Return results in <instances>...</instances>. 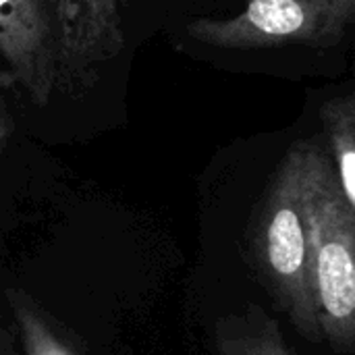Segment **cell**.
Listing matches in <instances>:
<instances>
[{"instance_id": "cell-4", "label": "cell", "mask_w": 355, "mask_h": 355, "mask_svg": "<svg viewBox=\"0 0 355 355\" xmlns=\"http://www.w3.org/2000/svg\"><path fill=\"white\" fill-rule=\"evenodd\" d=\"M187 35L223 50H254L289 44L327 48V15L320 0H248L233 17H200Z\"/></svg>"}, {"instance_id": "cell-5", "label": "cell", "mask_w": 355, "mask_h": 355, "mask_svg": "<svg viewBox=\"0 0 355 355\" xmlns=\"http://www.w3.org/2000/svg\"><path fill=\"white\" fill-rule=\"evenodd\" d=\"M0 56L35 106L58 89V56L46 0H0Z\"/></svg>"}, {"instance_id": "cell-11", "label": "cell", "mask_w": 355, "mask_h": 355, "mask_svg": "<svg viewBox=\"0 0 355 355\" xmlns=\"http://www.w3.org/2000/svg\"><path fill=\"white\" fill-rule=\"evenodd\" d=\"M0 355H19L15 343H12V337L4 331H0Z\"/></svg>"}, {"instance_id": "cell-9", "label": "cell", "mask_w": 355, "mask_h": 355, "mask_svg": "<svg viewBox=\"0 0 355 355\" xmlns=\"http://www.w3.org/2000/svg\"><path fill=\"white\" fill-rule=\"evenodd\" d=\"M320 4L327 15V35L333 46L343 37L347 25L354 21L355 0H320Z\"/></svg>"}, {"instance_id": "cell-7", "label": "cell", "mask_w": 355, "mask_h": 355, "mask_svg": "<svg viewBox=\"0 0 355 355\" xmlns=\"http://www.w3.org/2000/svg\"><path fill=\"white\" fill-rule=\"evenodd\" d=\"M331 146V162L345 202L355 208V98L354 94L329 100L322 110Z\"/></svg>"}, {"instance_id": "cell-2", "label": "cell", "mask_w": 355, "mask_h": 355, "mask_svg": "<svg viewBox=\"0 0 355 355\" xmlns=\"http://www.w3.org/2000/svg\"><path fill=\"white\" fill-rule=\"evenodd\" d=\"M306 144H295L283 158L262 202L254 233V268L277 306L289 316L295 331L320 343L310 291V239L304 202Z\"/></svg>"}, {"instance_id": "cell-3", "label": "cell", "mask_w": 355, "mask_h": 355, "mask_svg": "<svg viewBox=\"0 0 355 355\" xmlns=\"http://www.w3.org/2000/svg\"><path fill=\"white\" fill-rule=\"evenodd\" d=\"M58 56V92L94 87L125 48V0H46Z\"/></svg>"}, {"instance_id": "cell-1", "label": "cell", "mask_w": 355, "mask_h": 355, "mask_svg": "<svg viewBox=\"0 0 355 355\" xmlns=\"http://www.w3.org/2000/svg\"><path fill=\"white\" fill-rule=\"evenodd\" d=\"M304 202L310 239V291L322 341L355 352V208L339 187L331 156L306 144Z\"/></svg>"}, {"instance_id": "cell-10", "label": "cell", "mask_w": 355, "mask_h": 355, "mask_svg": "<svg viewBox=\"0 0 355 355\" xmlns=\"http://www.w3.org/2000/svg\"><path fill=\"white\" fill-rule=\"evenodd\" d=\"M12 133H15V121H12V114L8 110V104H6L4 96L0 92V154L6 150Z\"/></svg>"}, {"instance_id": "cell-6", "label": "cell", "mask_w": 355, "mask_h": 355, "mask_svg": "<svg viewBox=\"0 0 355 355\" xmlns=\"http://www.w3.org/2000/svg\"><path fill=\"white\" fill-rule=\"evenodd\" d=\"M216 355H291L279 324L260 308L248 306L214 327Z\"/></svg>"}, {"instance_id": "cell-8", "label": "cell", "mask_w": 355, "mask_h": 355, "mask_svg": "<svg viewBox=\"0 0 355 355\" xmlns=\"http://www.w3.org/2000/svg\"><path fill=\"white\" fill-rule=\"evenodd\" d=\"M10 312L15 316L17 329L21 333L25 355H77L71 343H67L54 320L42 310V306L31 300L25 291L6 289L4 293Z\"/></svg>"}]
</instances>
